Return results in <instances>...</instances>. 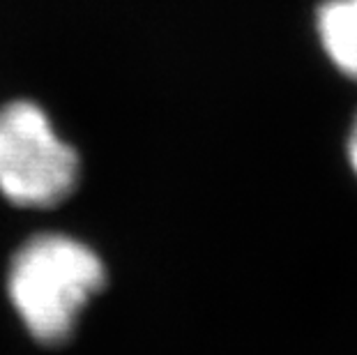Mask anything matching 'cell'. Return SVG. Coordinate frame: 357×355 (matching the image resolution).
<instances>
[{
  "instance_id": "4",
  "label": "cell",
  "mask_w": 357,
  "mask_h": 355,
  "mask_svg": "<svg viewBox=\"0 0 357 355\" xmlns=\"http://www.w3.org/2000/svg\"><path fill=\"white\" fill-rule=\"evenodd\" d=\"M348 157H351V164L357 173V120L353 125V132H351V139H348Z\"/></svg>"
},
{
  "instance_id": "3",
  "label": "cell",
  "mask_w": 357,
  "mask_h": 355,
  "mask_svg": "<svg viewBox=\"0 0 357 355\" xmlns=\"http://www.w3.org/2000/svg\"><path fill=\"white\" fill-rule=\"evenodd\" d=\"M316 35L330 63L357 81V0H323L316 10Z\"/></svg>"
},
{
  "instance_id": "1",
  "label": "cell",
  "mask_w": 357,
  "mask_h": 355,
  "mask_svg": "<svg viewBox=\"0 0 357 355\" xmlns=\"http://www.w3.org/2000/svg\"><path fill=\"white\" fill-rule=\"evenodd\" d=\"M104 279L100 256L90 247L67 236H40L14 256L10 298L30 335L56 344L70 337Z\"/></svg>"
},
{
  "instance_id": "2",
  "label": "cell",
  "mask_w": 357,
  "mask_h": 355,
  "mask_svg": "<svg viewBox=\"0 0 357 355\" xmlns=\"http://www.w3.org/2000/svg\"><path fill=\"white\" fill-rule=\"evenodd\" d=\"M79 157L37 104L0 109V192L30 208L56 206L74 190Z\"/></svg>"
}]
</instances>
